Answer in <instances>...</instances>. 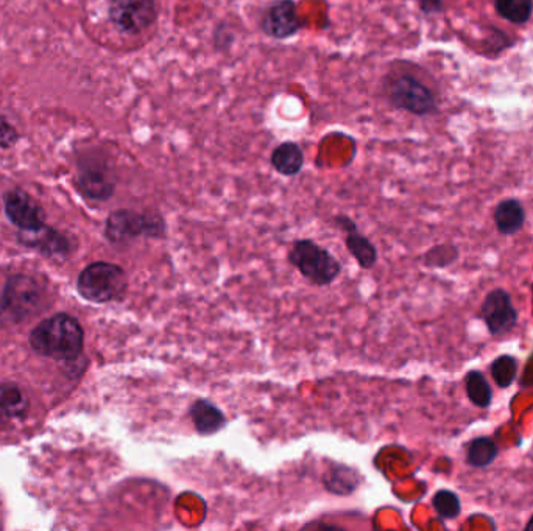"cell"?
<instances>
[{
	"label": "cell",
	"mask_w": 533,
	"mask_h": 531,
	"mask_svg": "<svg viewBox=\"0 0 533 531\" xmlns=\"http://www.w3.org/2000/svg\"><path fill=\"white\" fill-rule=\"evenodd\" d=\"M5 212L8 219L27 233H35L44 228L43 208L24 190H11L5 195Z\"/></svg>",
	"instance_id": "9c48e42d"
},
{
	"label": "cell",
	"mask_w": 533,
	"mask_h": 531,
	"mask_svg": "<svg viewBox=\"0 0 533 531\" xmlns=\"http://www.w3.org/2000/svg\"><path fill=\"white\" fill-rule=\"evenodd\" d=\"M18 131L13 125L8 124L4 117L0 116V148H10L18 141Z\"/></svg>",
	"instance_id": "603a6c76"
},
{
	"label": "cell",
	"mask_w": 533,
	"mask_h": 531,
	"mask_svg": "<svg viewBox=\"0 0 533 531\" xmlns=\"http://www.w3.org/2000/svg\"><path fill=\"white\" fill-rule=\"evenodd\" d=\"M466 393L470 396L471 402L482 408L488 407L491 404V398H493L490 384H488L484 374L479 373V371H473L466 376Z\"/></svg>",
	"instance_id": "ffe728a7"
},
{
	"label": "cell",
	"mask_w": 533,
	"mask_h": 531,
	"mask_svg": "<svg viewBox=\"0 0 533 531\" xmlns=\"http://www.w3.org/2000/svg\"><path fill=\"white\" fill-rule=\"evenodd\" d=\"M195 430L200 435H214L226 426L225 413L208 399H198L189 408Z\"/></svg>",
	"instance_id": "8fae6325"
},
{
	"label": "cell",
	"mask_w": 533,
	"mask_h": 531,
	"mask_svg": "<svg viewBox=\"0 0 533 531\" xmlns=\"http://www.w3.org/2000/svg\"><path fill=\"white\" fill-rule=\"evenodd\" d=\"M516 373H518V365L516 360L510 356L499 357L498 360L491 365V376L495 379L499 387H510L515 380Z\"/></svg>",
	"instance_id": "44dd1931"
},
{
	"label": "cell",
	"mask_w": 533,
	"mask_h": 531,
	"mask_svg": "<svg viewBox=\"0 0 533 531\" xmlns=\"http://www.w3.org/2000/svg\"><path fill=\"white\" fill-rule=\"evenodd\" d=\"M496 13L510 24L524 25L533 13V0H493Z\"/></svg>",
	"instance_id": "e0dca14e"
},
{
	"label": "cell",
	"mask_w": 533,
	"mask_h": 531,
	"mask_svg": "<svg viewBox=\"0 0 533 531\" xmlns=\"http://www.w3.org/2000/svg\"><path fill=\"white\" fill-rule=\"evenodd\" d=\"M78 184H80V189L83 190L86 197L99 201L108 200L113 195L114 187H116L110 173L102 167L83 169L80 178H78Z\"/></svg>",
	"instance_id": "7c38bea8"
},
{
	"label": "cell",
	"mask_w": 533,
	"mask_h": 531,
	"mask_svg": "<svg viewBox=\"0 0 533 531\" xmlns=\"http://www.w3.org/2000/svg\"><path fill=\"white\" fill-rule=\"evenodd\" d=\"M43 292L35 279L29 276H13L5 287L4 296L0 301V321L19 323L29 318L41 307Z\"/></svg>",
	"instance_id": "8992f818"
},
{
	"label": "cell",
	"mask_w": 533,
	"mask_h": 531,
	"mask_svg": "<svg viewBox=\"0 0 533 531\" xmlns=\"http://www.w3.org/2000/svg\"><path fill=\"white\" fill-rule=\"evenodd\" d=\"M270 161H272L273 169L281 175H298L304 167L303 148L295 142H283L273 150Z\"/></svg>",
	"instance_id": "4fadbf2b"
},
{
	"label": "cell",
	"mask_w": 533,
	"mask_h": 531,
	"mask_svg": "<svg viewBox=\"0 0 533 531\" xmlns=\"http://www.w3.org/2000/svg\"><path fill=\"white\" fill-rule=\"evenodd\" d=\"M128 279L124 268L108 262H96L82 271L78 292L91 303H110L124 295Z\"/></svg>",
	"instance_id": "3957f363"
},
{
	"label": "cell",
	"mask_w": 533,
	"mask_h": 531,
	"mask_svg": "<svg viewBox=\"0 0 533 531\" xmlns=\"http://www.w3.org/2000/svg\"><path fill=\"white\" fill-rule=\"evenodd\" d=\"M384 92L393 108L407 111L413 116H431L438 111L437 100L431 89L412 75H387Z\"/></svg>",
	"instance_id": "7a4b0ae2"
},
{
	"label": "cell",
	"mask_w": 533,
	"mask_h": 531,
	"mask_svg": "<svg viewBox=\"0 0 533 531\" xmlns=\"http://www.w3.org/2000/svg\"><path fill=\"white\" fill-rule=\"evenodd\" d=\"M158 19L156 0H111L110 21L125 35H139Z\"/></svg>",
	"instance_id": "52a82bcc"
},
{
	"label": "cell",
	"mask_w": 533,
	"mask_h": 531,
	"mask_svg": "<svg viewBox=\"0 0 533 531\" xmlns=\"http://www.w3.org/2000/svg\"><path fill=\"white\" fill-rule=\"evenodd\" d=\"M29 399L16 385H0V426L11 419L24 418Z\"/></svg>",
	"instance_id": "5bb4252c"
},
{
	"label": "cell",
	"mask_w": 533,
	"mask_h": 531,
	"mask_svg": "<svg viewBox=\"0 0 533 531\" xmlns=\"http://www.w3.org/2000/svg\"><path fill=\"white\" fill-rule=\"evenodd\" d=\"M482 317L493 334L501 335L515 328L518 313L513 307L509 293L505 290H495L484 301Z\"/></svg>",
	"instance_id": "30bf717a"
},
{
	"label": "cell",
	"mask_w": 533,
	"mask_h": 531,
	"mask_svg": "<svg viewBox=\"0 0 533 531\" xmlns=\"http://www.w3.org/2000/svg\"><path fill=\"white\" fill-rule=\"evenodd\" d=\"M261 29L265 35L278 41L292 38L303 29L295 0H273L267 5L261 18Z\"/></svg>",
	"instance_id": "ba28073f"
},
{
	"label": "cell",
	"mask_w": 533,
	"mask_h": 531,
	"mask_svg": "<svg viewBox=\"0 0 533 531\" xmlns=\"http://www.w3.org/2000/svg\"><path fill=\"white\" fill-rule=\"evenodd\" d=\"M415 2H417L418 7H420V10L423 11V13H426V15H434V13L442 11L443 2H445V0H415Z\"/></svg>",
	"instance_id": "cb8c5ba5"
},
{
	"label": "cell",
	"mask_w": 533,
	"mask_h": 531,
	"mask_svg": "<svg viewBox=\"0 0 533 531\" xmlns=\"http://www.w3.org/2000/svg\"><path fill=\"white\" fill-rule=\"evenodd\" d=\"M289 262L300 270L301 275L317 285H329L342 273V264L328 250L312 240L293 243Z\"/></svg>",
	"instance_id": "277c9868"
},
{
	"label": "cell",
	"mask_w": 533,
	"mask_h": 531,
	"mask_svg": "<svg viewBox=\"0 0 533 531\" xmlns=\"http://www.w3.org/2000/svg\"><path fill=\"white\" fill-rule=\"evenodd\" d=\"M527 530H533V517H532V521H530L529 524H527Z\"/></svg>",
	"instance_id": "d4e9b609"
},
{
	"label": "cell",
	"mask_w": 533,
	"mask_h": 531,
	"mask_svg": "<svg viewBox=\"0 0 533 531\" xmlns=\"http://www.w3.org/2000/svg\"><path fill=\"white\" fill-rule=\"evenodd\" d=\"M432 503H434L438 516L443 517V519H456L460 514L459 497L452 491H446V489L438 491Z\"/></svg>",
	"instance_id": "7402d4cb"
},
{
	"label": "cell",
	"mask_w": 533,
	"mask_h": 531,
	"mask_svg": "<svg viewBox=\"0 0 533 531\" xmlns=\"http://www.w3.org/2000/svg\"><path fill=\"white\" fill-rule=\"evenodd\" d=\"M167 226L163 217L153 212H136L131 209L114 211L106 222V237L114 243H125L139 237L163 239Z\"/></svg>",
	"instance_id": "5b68a950"
},
{
	"label": "cell",
	"mask_w": 533,
	"mask_h": 531,
	"mask_svg": "<svg viewBox=\"0 0 533 531\" xmlns=\"http://www.w3.org/2000/svg\"><path fill=\"white\" fill-rule=\"evenodd\" d=\"M346 248L362 268H373L378 262V251L367 237L357 234V229L350 231L346 237Z\"/></svg>",
	"instance_id": "ac0fdd59"
},
{
	"label": "cell",
	"mask_w": 533,
	"mask_h": 531,
	"mask_svg": "<svg viewBox=\"0 0 533 531\" xmlns=\"http://www.w3.org/2000/svg\"><path fill=\"white\" fill-rule=\"evenodd\" d=\"M83 343L85 334L82 326L66 313H58L39 323L30 335V345L38 354L66 362L80 357Z\"/></svg>",
	"instance_id": "6da1fadb"
},
{
	"label": "cell",
	"mask_w": 533,
	"mask_h": 531,
	"mask_svg": "<svg viewBox=\"0 0 533 531\" xmlns=\"http://www.w3.org/2000/svg\"><path fill=\"white\" fill-rule=\"evenodd\" d=\"M359 483H361L359 475L348 466H336V468L328 471L325 477L326 489L337 496H348V494L356 491Z\"/></svg>",
	"instance_id": "2e32d148"
},
{
	"label": "cell",
	"mask_w": 533,
	"mask_h": 531,
	"mask_svg": "<svg viewBox=\"0 0 533 531\" xmlns=\"http://www.w3.org/2000/svg\"><path fill=\"white\" fill-rule=\"evenodd\" d=\"M526 220L523 204L518 200H504L496 206L495 222L502 234H515L523 228Z\"/></svg>",
	"instance_id": "9a60e30c"
},
{
	"label": "cell",
	"mask_w": 533,
	"mask_h": 531,
	"mask_svg": "<svg viewBox=\"0 0 533 531\" xmlns=\"http://www.w3.org/2000/svg\"><path fill=\"white\" fill-rule=\"evenodd\" d=\"M498 447L490 438H476L468 447V463L474 468H485L495 461Z\"/></svg>",
	"instance_id": "d6986e66"
}]
</instances>
